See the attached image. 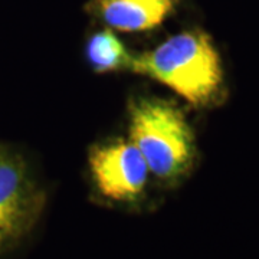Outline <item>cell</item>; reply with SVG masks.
I'll return each mask as SVG.
<instances>
[{"instance_id": "6da1fadb", "label": "cell", "mask_w": 259, "mask_h": 259, "mask_svg": "<svg viewBox=\"0 0 259 259\" xmlns=\"http://www.w3.org/2000/svg\"><path fill=\"white\" fill-rule=\"evenodd\" d=\"M130 69L166 85L193 105L209 104L223 83L219 52L210 36L199 29L177 33L133 56Z\"/></svg>"}, {"instance_id": "7a4b0ae2", "label": "cell", "mask_w": 259, "mask_h": 259, "mask_svg": "<svg viewBox=\"0 0 259 259\" xmlns=\"http://www.w3.org/2000/svg\"><path fill=\"white\" fill-rule=\"evenodd\" d=\"M130 141L147 161L150 173L163 182L185 176L194 157L193 131L171 102L139 98L131 102Z\"/></svg>"}, {"instance_id": "3957f363", "label": "cell", "mask_w": 259, "mask_h": 259, "mask_svg": "<svg viewBox=\"0 0 259 259\" xmlns=\"http://www.w3.org/2000/svg\"><path fill=\"white\" fill-rule=\"evenodd\" d=\"M94 185L112 203H134L146 192L150 168L131 141H112L97 146L90 154Z\"/></svg>"}, {"instance_id": "277c9868", "label": "cell", "mask_w": 259, "mask_h": 259, "mask_svg": "<svg viewBox=\"0 0 259 259\" xmlns=\"http://www.w3.org/2000/svg\"><path fill=\"white\" fill-rule=\"evenodd\" d=\"M40 197L16 161L0 154V252L30 228Z\"/></svg>"}, {"instance_id": "5b68a950", "label": "cell", "mask_w": 259, "mask_h": 259, "mask_svg": "<svg viewBox=\"0 0 259 259\" xmlns=\"http://www.w3.org/2000/svg\"><path fill=\"white\" fill-rule=\"evenodd\" d=\"M177 0H97V10L110 28L120 32H147L160 26Z\"/></svg>"}, {"instance_id": "8992f818", "label": "cell", "mask_w": 259, "mask_h": 259, "mask_svg": "<svg viewBox=\"0 0 259 259\" xmlns=\"http://www.w3.org/2000/svg\"><path fill=\"white\" fill-rule=\"evenodd\" d=\"M87 56L98 74L114 72L128 68L133 56L127 52L124 44L110 29L97 32L87 45Z\"/></svg>"}]
</instances>
